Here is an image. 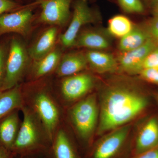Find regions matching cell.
I'll use <instances>...</instances> for the list:
<instances>
[{
    "mask_svg": "<svg viewBox=\"0 0 158 158\" xmlns=\"http://www.w3.org/2000/svg\"><path fill=\"white\" fill-rule=\"evenodd\" d=\"M153 68H158V46L150 52L143 62V69Z\"/></svg>",
    "mask_w": 158,
    "mask_h": 158,
    "instance_id": "obj_26",
    "label": "cell"
},
{
    "mask_svg": "<svg viewBox=\"0 0 158 158\" xmlns=\"http://www.w3.org/2000/svg\"><path fill=\"white\" fill-rule=\"evenodd\" d=\"M9 44L0 43V91L2 87L5 76L6 58L8 53Z\"/></svg>",
    "mask_w": 158,
    "mask_h": 158,
    "instance_id": "obj_24",
    "label": "cell"
},
{
    "mask_svg": "<svg viewBox=\"0 0 158 158\" xmlns=\"http://www.w3.org/2000/svg\"><path fill=\"white\" fill-rule=\"evenodd\" d=\"M147 104L144 96L130 89L115 88L107 90L102 99L99 134L124 125L144 111Z\"/></svg>",
    "mask_w": 158,
    "mask_h": 158,
    "instance_id": "obj_1",
    "label": "cell"
},
{
    "mask_svg": "<svg viewBox=\"0 0 158 158\" xmlns=\"http://www.w3.org/2000/svg\"><path fill=\"white\" fill-rule=\"evenodd\" d=\"M149 23L148 32L150 38L158 46V16H154Z\"/></svg>",
    "mask_w": 158,
    "mask_h": 158,
    "instance_id": "obj_28",
    "label": "cell"
},
{
    "mask_svg": "<svg viewBox=\"0 0 158 158\" xmlns=\"http://www.w3.org/2000/svg\"><path fill=\"white\" fill-rule=\"evenodd\" d=\"M73 0H37L41 12L39 22L52 26H63L71 16L70 6Z\"/></svg>",
    "mask_w": 158,
    "mask_h": 158,
    "instance_id": "obj_6",
    "label": "cell"
},
{
    "mask_svg": "<svg viewBox=\"0 0 158 158\" xmlns=\"http://www.w3.org/2000/svg\"><path fill=\"white\" fill-rule=\"evenodd\" d=\"M132 23L124 15H116L110 19L108 24V31L114 37L121 39L132 30Z\"/></svg>",
    "mask_w": 158,
    "mask_h": 158,
    "instance_id": "obj_21",
    "label": "cell"
},
{
    "mask_svg": "<svg viewBox=\"0 0 158 158\" xmlns=\"http://www.w3.org/2000/svg\"><path fill=\"white\" fill-rule=\"evenodd\" d=\"M13 152L0 144V158H13Z\"/></svg>",
    "mask_w": 158,
    "mask_h": 158,
    "instance_id": "obj_30",
    "label": "cell"
},
{
    "mask_svg": "<svg viewBox=\"0 0 158 158\" xmlns=\"http://www.w3.org/2000/svg\"><path fill=\"white\" fill-rule=\"evenodd\" d=\"M58 29L52 26L45 30L29 48V56L34 61L38 60L52 52L55 48Z\"/></svg>",
    "mask_w": 158,
    "mask_h": 158,
    "instance_id": "obj_12",
    "label": "cell"
},
{
    "mask_svg": "<svg viewBox=\"0 0 158 158\" xmlns=\"http://www.w3.org/2000/svg\"><path fill=\"white\" fill-rule=\"evenodd\" d=\"M22 97L18 85L0 92V120L22 106Z\"/></svg>",
    "mask_w": 158,
    "mask_h": 158,
    "instance_id": "obj_18",
    "label": "cell"
},
{
    "mask_svg": "<svg viewBox=\"0 0 158 158\" xmlns=\"http://www.w3.org/2000/svg\"><path fill=\"white\" fill-rule=\"evenodd\" d=\"M158 46L149 38L140 47L123 52L118 59L123 70L129 74L139 73L143 69V64L148 55Z\"/></svg>",
    "mask_w": 158,
    "mask_h": 158,
    "instance_id": "obj_8",
    "label": "cell"
},
{
    "mask_svg": "<svg viewBox=\"0 0 158 158\" xmlns=\"http://www.w3.org/2000/svg\"><path fill=\"white\" fill-rule=\"evenodd\" d=\"M71 116L77 131L84 139L90 138L96 126L98 108L95 95L88 96L72 109Z\"/></svg>",
    "mask_w": 158,
    "mask_h": 158,
    "instance_id": "obj_4",
    "label": "cell"
},
{
    "mask_svg": "<svg viewBox=\"0 0 158 158\" xmlns=\"http://www.w3.org/2000/svg\"><path fill=\"white\" fill-rule=\"evenodd\" d=\"M23 7L12 0H0V15Z\"/></svg>",
    "mask_w": 158,
    "mask_h": 158,
    "instance_id": "obj_27",
    "label": "cell"
},
{
    "mask_svg": "<svg viewBox=\"0 0 158 158\" xmlns=\"http://www.w3.org/2000/svg\"><path fill=\"white\" fill-rule=\"evenodd\" d=\"M88 64L96 72L100 73L116 70L117 62L113 55L98 50H90L85 54Z\"/></svg>",
    "mask_w": 158,
    "mask_h": 158,
    "instance_id": "obj_16",
    "label": "cell"
},
{
    "mask_svg": "<svg viewBox=\"0 0 158 158\" xmlns=\"http://www.w3.org/2000/svg\"><path fill=\"white\" fill-rule=\"evenodd\" d=\"M12 1H13V0H12Z\"/></svg>",
    "mask_w": 158,
    "mask_h": 158,
    "instance_id": "obj_34",
    "label": "cell"
},
{
    "mask_svg": "<svg viewBox=\"0 0 158 158\" xmlns=\"http://www.w3.org/2000/svg\"><path fill=\"white\" fill-rule=\"evenodd\" d=\"M85 54L81 52H73L62 56L57 66L56 73L60 77L73 75L85 69L88 65Z\"/></svg>",
    "mask_w": 158,
    "mask_h": 158,
    "instance_id": "obj_14",
    "label": "cell"
},
{
    "mask_svg": "<svg viewBox=\"0 0 158 158\" xmlns=\"http://www.w3.org/2000/svg\"><path fill=\"white\" fill-rule=\"evenodd\" d=\"M128 131V127H125L106 136L97 145L93 158H114L123 146Z\"/></svg>",
    "mask_w": 158,
    "mask_h": 158,
    "instance_id": "obj_11",
    "label": "cell"
},
{
    "mask_svg": "<svg viewBox=\"0 0 158 158\" xmlns=\"http://www.w3.org/2000/svg\"><path fill=\"white\" fill-rule=\"evenodd\" d=\"M98 17V13L89 6L88 0H75L70 24L60 36V42L63 47L69 48L74 46L82 27L94 22Z\"/></svg>",
    "mask_w": 158,
    "mask_h": 158,
    "instance_id": "obj_3",
    "label": "cell"
},
{
    "mask_svg": "<svg viewBox=\"0 0 158 158\" xmlns=\"http://www.w3.org/2000/svg\"><path fill=\"white\" fill-rule=\"evenodd\" d=\"M139 74L144 81L158 85V68L144 69Z\"/></svg>",
    "mask_w": 158,
    "mask_h": 158,
    "instance_id": "obj_25",
    "label": "cell"
},
{
    "mask_svg": "<svg viewBox=\"0 0 158 158\" xmlns=\"http://www.w3.org/2000/svg\"><path fill=\"white\" fill-rule=\"evenodd\" d=\"M38 137L34 117L28 110L24 109L23 119L11 148V152L13 153L20 152L32 149L38 143Z\"/></svg>",
    "mask_w": 158,
    "mask_h": 158,
    "instance_id": "obj_7",
    "label": "cell"
},
{
    "mask_svg": "<svg viewBox=\"0 0 158 158\" xmlns=\"http://www.w3.org/2000/svg\"><path fill=\"white\" fill-rule=\"evenodd\" d=\"M19 123L16 110L0 120V144L6 149L11 151L19 130Z\"/></svg>",
    "mask_w": 158,
    "mask_h": 158,
    "instance_id": "obj_15",
    "label": "cell"
},
{
    "mask_svg": "<svg viewBox=\"0 0 158 158\" xmlns=\"http://www.w3.org/2000/svg\"><path fill=\"white\" fill-rule=\"evenodd\" d=\"M56 158H77L68 137L63 131L57 134L54 145Z\"/></svg>",
    "mask_w": 158,
    "mask_h": 158,
    "instance_id": "obj_22",
    "label": "cell"
},
{
    "mask_svg": "<svg viewBox=\"0 0 158 158\" xmlns=\"http://www.w3.org/2000/svg\"><path fill=\"white\" fill-rule=\"evenodd\" d=\"M110 45L104 36L95 31H88L78 34L74 46L98 50L107 48Z\"/></svg>",
    "mask_w": 158,
    "mask_h": 158,
    "instance_id": "obj_19",
    "label": "cell"
},
{
    "mask_svg": "<svg viewBox=\"0 0 158 158\" xmlns=\"http://www.w3.org/2000/svg\"><path fill=\"white\" fill-rule=\"evenodd\" d=\"M123 11L131 14H142L145 11L142 0H117Z\"/></svg>",
    "mask_w": 158,
    "mask_h": 158,
    "instance_id": "obj_23",
    "label": "cell"
},
{
    "mask_svg": "<svg viewBox=\"0 0 158 158\" xmlns=\"http://www.w3.org/2000/svg\"><path fill=\"white\" fill-rule=\"evenodd\" d=\"M150 37L147 31L138 27H134L128 34L120 39L118 48L122 52H129L140 47Z\"/></svg>",
    "mask_w": 158,
    "mask_h": 158,
    "instance_id": "obj_20",
    "label": "cell"
},
{
    "mask_svg": "<svg viewBox=\"0 0 158 158\" xmlns=\"http://www.w3.org/2000/svg\"><path fill=\"white\" fill-rule=\"evenodd\" d=\"M23 6L12 12L0 15V36L9 33H15L26 36L30 32L34 18L33 6Z\"/></svg>",
    "mask_w": 158,
    "mask_h": 158,
    "instance_id": "obj_5",
    "label": "cell"
},
{
    "mask_svg": "<svg viewBox=\"0 0 158 158\" xmlns=\"http://www.w3.org/2000/svg\"><path fill=\"white\" fill-rule=\"evenodd\" d=\"M156 100H157V102L158 104V94H157V95Z\"/></svg>",
    "mask_w": 158,
    "mask_h": 158,
    "instance_id": "obj_33",
    "label": "cell"
},
{
    "mask_svg": "<svg viewBox=\"0 0 158 158\" xmlns=\"http://www.w3.org/2000/svg\"><path fill=\"white\" fill-rule=\"evenodd\" d=\"M93 77L88 74L69 76L63 80L61 90L63 96L69 100H75L88 93L93 87Z\"/></svg>",
    "mask_w": 158,
    "mask_h": 158,
    "instance_id": "obj_10",
    "label": "cell"
},
{
    "mask_svg": "<svg viewBox=\"0 0 158 158\" xmlns=\"http://www.w3.org/2000/svg\"><path fill=\"white\" fill-rule=\"evenodd\" d=\"M34 106L46 129L51 135L59 121V113L56 106L44 92L37 94L34 99Z\"/></svg>",
    "mask_w": 158,
    "mask_h": 158,
    "instance_id": "obj_9",
    "label": "cell"
},
{
    "mask_svg": "<svg viewBox=\"0 0 158 158\" xmlns=\"http://www.w3.org/2000/svg\"><path fill=\"white\" fill-rule=\"evenodd\" d=\"M28 52L22 40L13 37L9 43L6 58V76L1 91L18 85L28 64Z\"/></svg>",
    "mask_w": 158,
    "mask_h": 158,
    "instance_id": "obj_2",
    "label": "cell"
},
{
    "mask_svg": "<svg viewBox=\"0 0 158 158\" xmlns=\"http://www.w3.org/2000/svg\"><path fill=\"white\" fill-rule=\"evenodd\" d=\"M62 52L59 48H55L52 52L38 60L34 61L32 68L33 75L39 78L49 73L57 68L62 56Z\"/></svg>",
    "mask_w": 158,
    "mask_h": 158,
    "instance_id": "obj_17",
    "label": "cell"
},
{
    "mask_svg": "<svg viewBox=\"0 0 158 158\" xmlns=\"http://www.w3.org/2000/svg\"><path fill=\"white\" fill-rule=\"evenodd\" d=\"M137 158H158V146L138 155Z\"/></svg>",
    "mask_w": 158,
    "mask_h": 158,
    "instance_id": "obj_29",
    "label": "cell"
},
{
    "mask_svg": "<svg viewBox=\"0 0 158 158\" xmlns=\"http://www.w3.org/2000/svg\"><path fill=\"white\" fill-rule=\"evenodd\" d=\"M142 1L143 3H144V2L146 3L148 5L151 6L153 2L155 0H142Z\"/></svg>",
    "mask_w": 158,
    "mask_h": 158,
    "instance_id": "obj_32",
    "label": "cell"
},
{
    "mask_svg": "<svg viewBox=\"0 0 158 158\" xmlns=\"http://www.w3.org/2000/svg\"><path fill=\"white\" fill-rule=\"evenodd\" d=\"M158 146V120L150 118L138 134L136 141L135 151L141 154Z\"/></svg>",
    "mask_w": 158,
    "mask_h": 158,
    "instance_id": "obj_13",
    "label": "cell"
},
{
    "mask_svg": "<svg viewBox=\"0 0 158 158\" xmlns=\"http://www.w3.org/2000/svg\"><path fill=\"white\" fill-rule=\"evenodd\" d=\"M150 7L154 16H158V0H155Z\"/></svg>",
    "mask_w": 158,
    "mask_h": 158,
    "instance_id": "obj_31",
    "label": "cell"
}]
</instances>
